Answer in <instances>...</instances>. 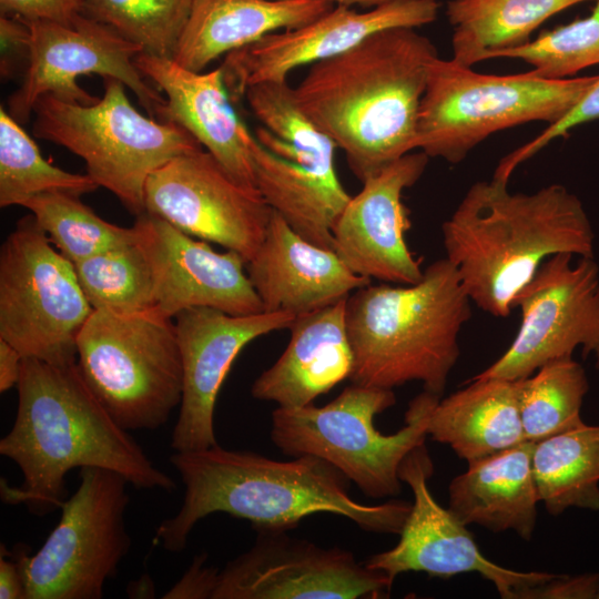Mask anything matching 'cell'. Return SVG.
<instances>
[{"label": "cell", "instance_id": "cell-1", "mask_svg": "<svg viewBox=\"0 0 599 599\" xmlns=\"http://www.w3.org/2000/svg\"><path fill=\"white\" fill-rule=\"evenodd\" d=\"M17 387L16 419L0 454L18 465L23 481L11 487L1 479L6 504H23L37 516L61 509L65 476L75 467L115 471L140 489L176 488L93 395L77 363L23 358Z\"/></svg>", "mask_w": 599, "mask_h": 599}, {"label": "cell", "instance_id": "cell-2", "mask_svg": "<svg viewBox=\"0 0 599 599\" xmlns=\"http://www.w3.org/2000/svg\"><path fill=\"white\" fill-rule=\"evenodd\" d=\"M170 461L185 486L179 511L155 530L154 541L170 552L183 551L197 521L215 512L246 519L256 531H288L305 517L329 512L367 532L399 535L412 508L404 500L358 502L348 494L349 479L311 455L280 461L217 444L175 451Z\"/></svg>", "mask_w": 599, "mask_h": 599}, {"label": "cell", "instance_id": "cell-3", "mask_svg": "<svg viewBox=\"0 0 599 599\" xmlns=\"http://www.w3.org/2000/svg\"><path fill=\"white\" fill-rule=\"evenodd\" d=\"M437 57L416 28L384 29L311 64L295 97L364 182L416 149L428 67Z\"/></svg>", "mask_w": 599, "mask_h": 599}, {"label": "cell", "instance_id": "cell-4", "mask_svg": "<svg viewBox=\"0 0 599 599\" xmlns=\"http://www.w3.org/2000/svg\"><path fill=\"white\" fill-rule=\"evenodd\" d=\"M446 258L471 302L507 317L540 264L558 253L595 256V233L580 199L554 183L512 193L493 176L475 182L441 225Z\"/></svg>", "mask_w": 599, "mask_h": 599}, {"label": "cell", "instance_id": "cell-5", "mask_svg": "<svg viewBox=\"0 0 599 599\" xmlns=\"http://www.w3.org/2000/svg\"><path fill=\"white\" fill-rule=\"evenodd\" d=\"M471 303L446 257L430 263L415 284L369 283L354 291L346 301L349 380L385 389L420 382L424 390L441 396Z\"/></svg>", "mask_w": 599, "mask_h": 599}, {"label": "cell", "instance_id": "cell-6", "mask_svg": "<svg viewBox=\"0 0 599 599\" xmlns=\"http://www.w3.org/2000/svg\"><path fill=\"white\" fill-rule=\"evenodd\" d=\"M440 397L423 390L409 402L404 427L385 435L376 429L374 418L395 405V393L352 384L321 407H277L272 413L271 439L285 455L328 461L366 496L395 497L402 491L399 466L425 443L430 413Z\"/></svg>", "mask_w": 599, "mask_h": 599}, {"label": "cell", "instance_id": "cell-7", "mask_svg": "<svg viewBox=\"0 0 599 599\" xmlns=\"http://www.w3.org/2000/svg\"><path fill=\"white\" fill-rule=\"evenodd\" d=\"M597 78L550 80L531 71L485 74L437 57L428 67L416 149L457 164L496 132L535 121L557 122Z\"/></svg>", "mask_w": 599, "mask_h": 599}, {"label": "cell", "instance_id": "cell-8", "mask_svg": "<svg viewBox=\"0 0 599 599\" xmlns=\"http://www.w3.org/2000/svg\"><path fill=\"white\" fill-rule=\"evenodd\" d=\"M103 82V97L92 104L42 95L33 108V134L81 158L98 186L138 216L145 212L151 173L202 145L181 125L141 114L120 80L104 77Z\"/></svg>", "mask_w": 599, "mask_h": 599}, {"label": "cell", "instance_id": "cell-9", "mask_svg": "<svg viewBox=\"0 0 599 599\" xmlns=\"http://www.w3.org/2000/svg\"><path fill=\"white\" fill-rule=\"evenodd\" d=\"M77 365L93 395L128 432L161 427L181 404L175 324L155 308L94 309L77 339Z\"/></svg>", "mask_w": 599, "mask_h": 599}, {"label": "cell", "instance_id": "cell-10", "mask_svg": "<svg viewBox=\"0 0 599 599\" xmlns=\"http://www.w3.org/2000/svg\"><path fill=\"white\" fill-rule=\"evenodd\" d=\"M129 481L99 467L80 468V485L63 502L42 547L16 551L26 599H100L131 547L124 522Z\"/></svg>", "mask_w": 599, "mask_h": 599}, {"label": "cell", "instance_id": "cell-11", "mask_svg": "<svg viewBox=\"0 0 599 599\" xmlns=\"http://www.w3.org/2000/svg\"><path fill=\"white\" fill-rule=\"evenodd\" d=\"M92 312L73 263L32 214L20 219L0 250V338L23 358L77 363V339Z\"/></svg>", "mask_w": 599, "mask_h": 599}, {"label": "cell", "instance_id": "cell-12", "mask_svg": "<svg viewBox=\"0 0 599 599\" xmlns=\"http://www.w3.org/2000/svg\"><path fill=\"white\" fill-rule=\"evenodd\" d=\"M521 313L516 337L471 378L517 380L580 347L599 370V266L595 256L558 253L546 258L514 298Z\"/></svg>", "mask_w": 599, "mask_h": 599}, {"label": "cell", "instance_id": "cell-13", "mask_svg": "<svg viewBox=\"0 0 599 599\" xmlns=\"http://www.w3.org/2000/svg\"><path fill=\"white\" fill-rule=\"evenodd\" d=\"M23 20V19H22ZM30 30L22 83L8 99V112L27 123L35 102L44 94L81 104L99 98L78 84V78L99 74L120 80L152 118L165 99L151 87L134 63L142 48L110 27L81 13L71 23L26 21Z\"/></svg>", "mask_w": 599, "mask_h": 599}, {"label": "cell", "instance_id": "cell-14", "mask_svg": "<svg viewBox=\"0 0 599 599\" xmlns=\"http://www.w3.org/2000/svg\"><path fill=\"white\" fill-rule=\"evenodd\" d=\"M144 209L246 262L261 246L272 214L258 190L241 184L203 149L177 155L151 173Z\"/></svg>", "mask_w": 599, "mask_h": 599}, {"label": "cell", "instance_id": "cell-15", "mask_svg": "<svg viewBox=\"0 0 599 599\" xmlns=\"http://www.w3.org/2000/svg\"><path fill=\"white\" fill-rule=\"evenodd\" d=\"M433 474L434 463L422 443L408 453L398 469L400 480L409 486L414 496L399 541L392 549L367 558L364 561L367 568L386 575L392 582L407 571H423L438 578L477 572L490 581L504 599H518L522 591L559 576L514 570L486 558L466 526L432 495L428 480Z\"/></svg>", "mask_w": 599, "mask_h": 599}, {"label": "cell", "instance_id": "cell-16", "mask_svg": "<svg viewBox=\"0 0 599 599\" xmlns=\"http://www.w3.org/2000/svg\"><path fill=\"white\" fill-rule=\"evenodd\" d=\"M392 586L348 550L260 530L250 550L217 570L211 599L378 598Z\"/></svg>", "mask_w": 599, "mask_h": 599}, {"label": "cell", "instance_id": "cell-17", "mask_svg": "<svg viewBox=\"0 0 599 599\" xmlns=\"http://www.w3.org/2000/svg\"><path fill=\"white\" fill-rule=\"evenodd\" d=\"M438 0H392L358 12L334 6L319 18L292 30L264 35L227 54L222 67L229 94L264 81H282L296 68L343 53L388 28H419L437 19Z\"/></svg>", "mask_w": 599, "mask_h": 599}, {"label": "cell", "instance_id": "cell-18", "mask_svg": "<svg viewBox=\"0 0 599 599\" xmlns=\"http://www.w3.org/2000/svg\"><path fill=\"white\" fill-rule=\"evenodd\" d=\"M295 317L288 312L232 315L204 306L183 309L174 317L183 368L182 399L171 438L174 451L217 445L215 404L235 358L252 341L290 328Z\"/></svg>", "mask_w": 599, "mask_h": 599}, {"label": "cell", "instance_id": "cell-19", "mask_svg": "<svg viewBox=\"0 0 599 599\" xmlns=\"http://www.w3.org/2000/svg\"><path fill=\"white\" fill-rule=\"evenodd\" d=\"M429 156L409 152L363 182L333 227L334 250L356 274L382 283L422 280V258L408 247L412 223L403 192L423 176Z\"/></svg>", "mask_w": 599, "mask_h": 599}, {"label": "cell", "instance_id": "cell-20", "mask_svg": "<svg viewBox=\"0 0 599 599\" xmlns=\"http://www.w3.org/2000/svg\"><path fill=\"white\" fill-rule=\"evenodd\" d=\"M134 225L152 268L154 308L161 314L174 318L199 306L232 315L264 312L241 254L216 252L206 241L146 212Z\"/></svg>", "mask_w": 599, "mask_h": 599}, {"label": "cell", "instance_id": "cell-21", "mask_svg": "<svg viewBox=\"0 0 599 599\" xmlns=\"http://www.w3.org/2000/svg\"><path fill=\"white\" fill-rule=\"evenodd\" d=\"M134 63L166 97L158 119L184 128L236 181L257 190L251 149L254 136L230 102L222 67L201 73L144 52Z\"/></svg>", "mask_w": 599, "mask_h": 599}, {"label": "cell", "instance_id": "cell-22", "mask_svg": "<svg viewBox=\"0 0 599 599\" xmlns=\"http://www.w3.org/2000/svg\"><path fill=\"white\" fill-rule=\"evenodd\" d=\"M246 271L264 312L295 316L345 300L372 283L353 272L335 250L307 241L273 210L265 237Z\"/></svg>", "mask_w": 599, "mask_h": 599}, {"label": "cell", "instance_id": "cell-23", "mask_svg": "<svg viewBox=\"0 0 599 599\" xmlns=\"http://www.w3.org/2000/svg\"><path fill=\"white\" fill-rule=\"evenodd\" d=\"M346 301L297 315L282 355L252 384L255 399L278 407H302L349 379L353 353L346 327Z\"/></svg>", "mask_w": 599, "mask_h": 599}, {"label": "cell", "instance_id": "cell-24", "mask_svg": "<svg viewBox=\"0 0 599 599\" xmlns=\"http://www.w3.org/2000/svg\"><path fill=\"white\" fill-rule=\"evenodd\" d=\"M333 7L325 0H193L173 60L201 72L224 53L300 28Z\"/></svg>", "mask_w": 599, "mask_h": 599}, {"label": "cell", "instance_id": "cell-25", "mask_svg": "<svg viewBox=\"0 0 599 599\" xmlns=\"http://www.w3.org/2000/svg\"><path fill=\"white\" fill-rule=\"evenodd\" d=\"M535 443L515 447L468 464L449 484L448 509L467 525L493 532L514 530L532 539L540 502L532 471Z\"/></svg>", "mask_w": 599, "mask_h": 599}, {"label": "cell", "instance_id": "cell-26", "mask_svg": "<svg viewBox=\"0 0 599 599\" xmlns=\"http://www.w3.org/2000/svg\"><path fill=\"white\" fill-rule=\"evenodd\" d=\"M466 384L433 407L427 427L433 440L468 464L526 441L515 380L470 378Z\"/></svg>", "mask_w": 599, "mask_h": 599}, {"label": "cell", "instance_id": "cell-27", "mask_svg": "<svg viewBox=\"0 0 599 599\" xmlns=\"http://www.w3.org/2000/svg\"><path fill=\"white\" fill-rule=\"evenodd\" d=\"M251 149L255 185L267 205L301 236L334 250L333 227L351 199L335 167L285 159L256 138Z\"/></svg>", "mask_w": 599, "mask_h": 599}, {"label": "cell", "instance_id": "cell-28", "mask_svg": "<svg viewBox=\"0 0 599 599\" xmlns=\"http://www.w3.org/2000/svg\"><path fill=\"white\" fill-rule=\"evenodd\" d=\"M586 0H450L451 60L465 65L530 41L547 19Z\"/></svg>", "mask_w": 599, "mask_h": 599}, {"label": "cell", "instance_id": "cell-29", "mask_svg": "<svg viewBox=\"0 0 599 599\" xmlns=\"http://www.w3.org/2000/svg\"><path fill=\"white\" fill-rule=\"evenodd\" d=\"M532 471L550 515L599 510V425L583 424L535 443Z\"/></svg>", "mask_w": 599, "mask_h": 599}, {"label": "cell", "instance_id": "cell-30", "mask_svg": "<svg viewBox=\"0 0 599 599\" xmlns=\"http://www.w3.org/2000/svg\"><path fill=\"white\" fill-rule=\"evenodd\" d=\"M515 382L526 440L537 443L585 424L580 410L589 383L572 356L552 359Z\"/></svg>", "mask_w": 599, "mask_h": 599}, {"label": "cell", "instance_id": "cell-31", "mask_svg": "<svg viewBox=\"0 0 599 599\" xmlns=\"http://www.w3.org/2000/svg\"><path fill=\"white\" fill-rule=\"evenodd\" d=\"M98 184L88 175L71 173L47 161L33 139L11 114L0 108V206L20 205L51 192L81 196Z\"/></svg>", "mask_w": 599, "mask_h": 599}, {"label": "cell", "instance_id": "cell-32", "mask_svg": "<svg viewBox=\"0 0 599 599\" xmlns=\"http://www.w3.org/2000/svg\"><path fill=\"white\" fill-rule=\"evenodd\" d=\"M58 251L72 263L135 243V225L122 227L95 214L80 196L63 192L37 195L23 204Z\"/></svg>", "mask_w": 599, "mask_h": 599}, {"label": "cell", "instance_id": "cell-33", "mask_svg": "<svg viewBox=\"0 0 599 599\" xmlns=\"http://www.w3.org/2000/svg\"><path fill=\"white\" fill-rule=\"evenodd\" d=\"M73 265L93 311L133 313L154 308L152 268L139 238Z\"/></svg>", "mask_w": 599, "mask_h": 599}, {"label": "cell", "instance_id": "cell-34", "mask_svg": "<svg viewBox=\"0 0 599 599\" xmlns=\"http://www.w3.org/2000/svg\"><path fill=\"white\" fill-rule=\"evenodd\" d=\"M193 0H85L82 13L144 53L173 59Z\"/></svg>", "mask_w": 599, "mask_h": 599}, {"label": "cell", "instance_id": "cell-35", "mask_svg": "<svg viewBox=\"0 0 599 599\" xmlns=\"http://www.w3.org/2000/svg\"><path fill=\"white\" fill-rule=\"evenodd\" d=\"M591 13L542 32L524 45L496 53L491 59H518L530 64L535 75L561 80L599 64V0Z\"/></svg>", "mask_w": 599, "mask_h": 599}, {"label": "cell", "instance_id": "cell-36", "mask_svg": "<svg viewBox=\"0 0 599 599\" xmlns=\"http://www.w3.org/2000/svg\"><path fill=\"white\" fill-rule=\"evenodd\" d=\"M244 95L254 115L276 138L307 152L335 155L336 144L304 113L287 80L255 83Z\"/></svg>", "mask_w": 599, "mask_h": 599}, {"label": "cell", "instance_id": "cell-37", "mask_svg": "<svg viewBox=\"0 0 599 599\" xmlns=\"http://www.w3.org/2000/svg\"><path fill=\"white\" fill-rule=\"evenodd\" d=\"M596 120H599V75L565 116L548 124L536 138L504 156L498 163L494 176L509 181L519 164L532 158L550 142L568 135L569 131L576 126Z\"/></svg>", "mask_w": 599, "mask_h": 599}, {"label": "cell", "instance_id": "cell-38", "mask_svg": "<svg viewBox=\"0 0 599 599\" xmlns=\"http://www.w3.org/2000/svg\"><path fill=\"white\" fill-rule=\"evenodd\" d=\"M85 0H0L2 16L26 21L71 23L82 13Z\"/></svg>", "mask_w": 599, "mask_h": 599}, {"label": "cell", "instance_id": "cell-39", "mask_svg": "<svg viewBox=\"0 0 599 599\" xmlns=\"http://www.w3.org/2000/svg\"><path fill=\"white\" fill-rule=\"evenodd\" d=\"M598 589L599 573H586L576 577L559 575L541 586L522 591L518 599H592L597 598Z\"/></svg>", "mask_w": 599, "mask_h": 599}, {"label": "cell", "instance_id": "cell-40", "mask_svg": "<svg viewBox=\"0 0 599 599\" xmlns=\"http://www.w3.org/2000/svg\"><path fill=\"white\" fill-rule=\"evenodd\" d=\"M205 556L194 558L182 578L162 597L165 599H211L219 569L204 566Z\"/></svg>", "mask_w": 599, "mask_h": 599}, {"label": "cell", "instance_id": "cell-41", "mask_svg": "<svg viewBox=\"0 0 599 599\" xmlns=\"http://www.w3.org/2000/svg\"><path fill=\"white\" fill-rule=\"evenodd\" d=\"M8 558V551L1 545L0 557V599H26L22 572L17 559Z\"/></svg>", "mask_w": 599, "mask_h": 599}, {"label": "cell", "instance_id": "cell-42", "mask_svg": "<svg viewBox=\"0 0 599 599\" xmlns=\"http://www.w3.org/2000/svg\"><path fill=\"white\" fill-rule=\"evenodd\" d=\"M23 356L21 353L8 343L0 338V392H8L13 386H17L20 379L21 365Z\"/></svg>", "mask_w": 599, "mask_h": 599}, {"label": "cell", "instance_id": "cell-43", "mask_svg": "<svg viewBox=\"0 0 599 599\" xmlns=\"http://www.w3.org/2000/svg\"><path fill=\"white\" fill-rule=\"evenodd\" d=\"M325 1L334 6L352 7L354 4H357L364 8H374L376 6H379L382 3H385L392 0H325Z\"/></svg>", "mask_w": 599, "mask_h": 599}, {"label": "cell", "instance_id": "cell-44", "mask_svg": "<svg viewBox=\"0 0 599 599\" xmlns=\"http://www.w3.org/2000/svg\"><path fill=\"white\" fill-rule=\"evenodd\" d=\"M150 582H151V580L148 577L146 578L143 577L141 580L136 581V586H130V588L132 589V591H130V595H138L140 589H144L146 595H152L153 593V586L149 585V586L145 587V585H148ZM148 597H150V596H148Z\"/></svg>", "mask_w": 599, "mask_h": 599}, {"label": "cell", "instance_id": "cell-45", "mask_svg": "<svg viewBox=\"0 0 599 599\" xmlns=\"http://www.w3.org/2000/svg\"><path fill=\"white\" fill-rule=\"evenodd\" d=\"M596 599H599V589H598V592H597V598Z\"/></svg>", "mask_w": 599, "mask_h": 599}, {"label": "cell", "instance_id": "cell-46", "mask_svg": "<svg viewBox=\"0 0 599 599\" xmlns=\"http://www.w3.org/2000/svg\"><path fill=\"white\" fill-rule=\"evenodd\" d=\"M597 1V0H596Z\"/></svg>", "mask_w": 599, "mask_h": 599}]
</instances>
